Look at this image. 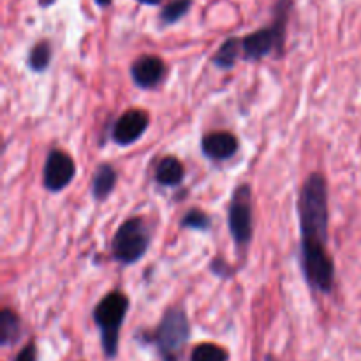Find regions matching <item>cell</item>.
<instances>
[{
    "mask_svg": "<svg viewBox=\"0 0 361 361\" xmlns=\"http://www.w3.org/2000/svg\"><path fill=\"white\" fill-rule=\"evenodd\" d=\"M300 268L310 291L330 295L335 286V263L328 252V180L310 173L298 194Z\"/></svg>",
    "mask_w": 361,
    "mask_h": 361,
    "instance_id": "cell-1",
    "label": "cell"
},
{
    "mask_svg": "<svg viewBox=\"0 0 361 361\" xmlns=\"http://www.w3.org/2000/svg\"><path fill=\"white\" fill-rule=\"evenodd\" d=\"M291 7L293 0H279L271 23L242 37V59L245 62H261L268 56L281 59L284 55Z\"/></svg>",
    "mask_w": 361,
    "mask_h": 361,
    "instance_id": "cell-2",
    "label": "cell"
},
{
    "mask_svg": "<svg viewBox=\"0 0 361 361\" xmlns=\"http://www.w3.org/2000/svg\"><path fill=\"white\" fill-rule=\"evenodd\" d=\"M190 338V321L183 307H169L152 334L141 335L143 344H152L162 361H180Z\"/></svg>",
    "mask_w": 361,
    "mask_h": 361,
    "instance_id": "cell-3",
    "label": "cell"
},
{
    "mask_svg": "<svg viewBox=\"0 0 361 361\" xmlns=\"http://www.w3.org/2000/svg\"><path fill=\"white\" fill-rule=\"evenodd\" d=\"M129 312V298L122 291H109L99 300L92 310V319L101 335V345L106 358L115 360L118 355L120 330Z\"/></svg>",
    "mask_w": 361,
    "mask_h": 361,
    "instance_id": "cell-4",
    "label": "cell"
},
{
    "mask_svg": "<svg viewBox=\"0 0 361 361\" xmlns=\"http://www.w3.org/2000/svg\"><path fill=\"white\" fill-rule=\"evenodd\" d=\"M154 242V226L145 217H130L120 224L111 240V257L122 267H133L147 256Z\"/></svg>",
    "mask_w": 361,
    "mask_h": 361,
    "instance_id": "cell-5",
    "label": "cell"
},
{
    "mask_svg": "<svg viewBox=\"0 0 361 361\" xmlns=\"http://www.w3.org/2000/svg\"><path fill=\"white\" fill-rule=\"evenodd\" d=\"M252 189L249 183H240L233 190L228 208V228L238 252H245L252 242L254 215H252Z\"/></svg>",
    "mask_w": 361,
    "mask_h": 361,
    "instance_id": "cell-6",
    "label": "cell"
},
{
    "mask_svg": "<svg viewBox=\"0 0 361 361\" xmlns=\"http://www.w3.org/2000/svg\"><path fill=\"white\" fill-rule=\"evenodd\" d=\"M76 173L78 168L74 159L67 152L53 148L48 152L42 166V187L51 194L62 192L73 183Z\"/></svg>",
    "mask_w": 361,
    "mask_h": 361,
    "instance_id": "cell-7",
    "label": "cell"
},
{
    "mask_svg": "<svg viewBox=\"0 0 361 361\" xmlns=\"http://www.w3.org/2000/svg\"><path fill=\"white\" fill-rule=\"evenodd\" d=\"M148 126H150V115L145 109H127L113 123L111 141L118 147H130L145 136Z\"/></svg>",
    "mask_w": 361,
    "mask_h": 361,
    "instance_id": "cell-8",
    "label": "cell"
},
{
    "mask_svg": "<svg viewBox=\"0 0 361 361\" xmlns=\"http://www.w3.org/2000/svg\"><path fill=\"white\" fill-rule=\"evenodd\" d=\"M166 74H168V67L164 60L157 55H141L130 66L133 83L141 90H154L164 81Z\"/></svg>",
    "mask_w": 361,
    "mask_h": 361,
    "instance_id": "cell-9",
    "label": "cell"
},
{
    "mask_svg": "<svg viewBox=\"0 0 361 361\" xmlns=\"http://www.w3.org/2000/svg\"><path fill=\"white\" fill-rule=\"evenodd\" d=\"M240 150L238 137L228 130H215L204 134L201 140V152L212 162H226L235 157Z\"/></svg>",
    "mask_w": 361,
    "mask_h": 361,
    "instance_id": "cell-10",
    "label": "cell"
},
{
    "mask_svg": "<svg viewBox=\"0 0 361 361\" xmlns=\"http://www.w3.org/2000/svg\"><path fill=\"white\" fill-rule=\"evenodd\" d=\"M118 183V171L109 162H102L95 168L92 176V196L95 201H106Z\"/></svg>",
    "mask_w": 361,
    "mask_h": 361,
    "instance_id": "cell-11",
    "label": "cell"
},
{
    "mask_svg": "<svg viewBox=\"0 0 361 361\" xmlns=\"http://www.w3.org/2000/svg\"><path fill=\"white\" fill-rule=\"evenodd\" d=\"M185 178V168L175 155H166L155 166L154 180L161 187H178Z\"/></svg>",
    "mask_w": 361,
    "mask_h": 361,
    "instance_id": "cell-12",
    "label": "cell"
},
{
    "mask_svg": "<svg viewBox=\"0 0 361 361\" xmlns=\"http://www.w3.org/2000/svg\"><path fill=\"white\" fill-rule=\"evenodd\" d=\"M240 59H242V37H228L212 56V63L221 71H231Z\"/></svg>",
    "mask_w": 361,
    "mask_h": 361,
    "instance_id": "cell-13",
    "label": "cell"
},
{
    "mask_svg": "<svg viewBox=\"0 0 361 361\" xmlns=\"http://www.w3.org/2000/svg\"><path fill=\"white\" fill-rule=\"evenodd\" d=\"M23 334V326H21V319L14 310L2 309L0 312V345L2 348H11L16 344Z\"/></svg>",
    "mask_w": 361,
    "mask_h": 361,
    "instance_id": "cell-14",
    "label": "cell"
},
{
    "mask_svg": "<svg viewBox=\"0 0 361 361\" xmlns=\"http://www.w3.org/2000/svg\"><path fill=\"white\" fill-rule=\"evenodd\" d=\"M53 60V46L51 42L42 39L37 44H34L28 51L27 56V67L32 73H44L48 71L49 63Z\"/></svg>",
    "mask_w": 361,
    "mask_h": 361,
    "instance_id": "cell-15",
    "label": "cell"
},
{
    "mask_svg": "<svg viewBox=\"0 0 361 361\" xmlns=\"http://www.w3.org/2000/svg\"><path fill=\"white\" fill-rule=\"evenodd\" d=\"M212 226H214V221H212L210 215L196 207L187 210L182 221H180V228L182 229H192V231L200 233H208L212 229Z\"/></svg>",
    "mask_w": 361,
    "mask_h": 361,
    "instance_id": "cell-16",
    "label": "cell"
},
{
    "mask_svg": "<svg viewBox=\"0 0 361 361\" xmlns=\"http://www.w3.org/2000/svg\"><path fill=\"white\" fill-rule=\"evenodd\" d=\"M190 7H192V0H171V2L162 7L161 14H159V21L164 27L178 23L183 16L189 14Z\"/></svg>",
    "mask_w": 361,
    "mask_h": 361,
    "instance_id": "cell-17",
    "label": "cell"
},
{
    "mask_svg": "<svg viewBox=\"0 0 361 361\" xmlns=\"http://www.w3.org/2000/svg\"><path fill=\"white\" fill-rule=\"evenodd\" d=\"M229 355L224 348L212 342H203L196 345L190 353V361H228Z\"/></svg>",
    "mask_w": 361,
    "mask_h": 361,
    "instance_id": "cell-18",
    "label": "cell"
},
{
    "mask_svg": "<svg viewBox=\"0 0 361 361\" xmlns=\"http://www.w3.org/2000/svg\"><path fill=\"white\" fill-rule=\"evenodd\" d=\"M13 361H39V353H37V345L34 342H28L27 345L18 351V355L14 356Z\"/></svg>",
    "mask_w": 361,
    "mask_h": 361,
    "instance_id": "cell-19",
    "label": "cell"
},
{
    "mask_svg": "<svg viewBox=\"0 0 361 361\" xmlns=\"http://www.w3.org/2000/svg\"><path fill=\"white\" fill-rule=\"evenodd\" d=\"M210 270L212 274L217 275V277L221 279H228L229 275H231V268H229V264L226 263V261H222L221 257H215V259L212 261Z\"/></svg>",
    "mask_w": 361,
    "mask_h": 361,
    "instance_id": "cell-20",
    "label": "cell"
},
{
    "mask_svg": "<svg viewBox=\"0 0 361 361\" xmlns=\"http://www.w3.org/2000/svg\"><path fill=\"white\" fill-rule=\"evenodd\" d=\"M55 2L56 0H39V7H42V9H48V7H51Z\"/></svg>",
    "mask_w": 361,
    "mask_h": 361,
    "instance_id": "cell-21",
    "label": "cell"
},
{
    "mask_svg": "<svg viewBox=\"0 0 361 361\" xmlns=\"http://www.w3.org/2000/svg\"><path fill=\"white\" fill-rule=\"evenodd\" d=\"M140 4H145V6H157L161 4V0H137Z\"/></svg>",
    "mask_w": 361,
    "mask_h": 361,
    "instance_id": "cell-22",
    "label": "cell"
},
{
    "mask_svg": "<svg viewBox=\"0 0 361 361\" xmlns=\"http://www.w3.org/2000/svg\"><path fill=\"white\" fill-rule=\"evenodd\" d=\"M95 4H97L99 7H108L109 4H111V0H95Z\"/></svg>",
    "mask_w": 361,
    "mask_h": 361,
    "instance_id": "cell-23",
    "label": "cell"
},
{
    "mask_svg": "<svg viewBox=\"0 0 361 361\" xmlns=\"http://www.w3.org/2000/svg\"><path fill=\"white\" fill-rule=\"evenodd\" d=\"M264 361H277V360H275L271 355H268V356H264Z\"/></svg>",
    "mask_w": 361,
    "mask_h": 361,
    "instance_id": "cell-24",
    "label": "cell"
}]
</instances>
